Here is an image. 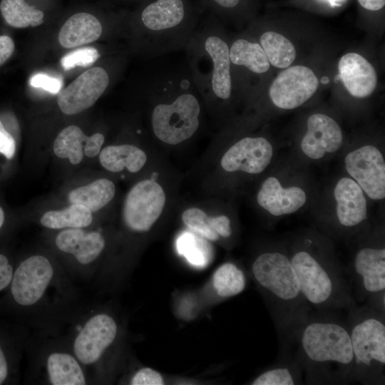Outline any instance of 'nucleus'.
I'll return each mask as SVG.
<instances>
[{
    "label": "nucleus",
    "instance_id": "1",
    "mask_svg": "<svg viewBox=\"0 0 385 385\" xmlns=\"http://www.w3.org/2000/svg\"><path fill=\"white\" fill-rule=\"evenodd\" d=\"M338 310L315 309L294 334L290 351L299 363L307 384L352 382L354 356L346 318Z\"/></svg>",
    "mask_w": 385,
    "mask_h": 385
},
{
    "label": "nucleus",
    "instance_id": "2",
    "mask_svg": "<svg viewBox=\"0 0 385 385\" xmlns=\"http://www.w3.org/2000/svg\"><path fill=\"white\" fill-rule=\"evenodd\" d=\"M288 255L302 293L313 309L346 311L358 304L348 270L324 238L314 235L300 237Z\"/></svg>",
    "mask_w": 385,
    "mask_h": 385
},
{
    "label": "nucleus",
    "instance_id": "3",
    "mask_svg": "<svg viewBox=\"0 0 385 385\" xmlns=\"http://www.w3.org/2000/svg\"><path fill=\"white\" fill-rule=\"evenodd\" d=\"M251 272L272 318L280 352L289 351L295 332L313 308L302 293L288 252L282 247L261 252Z\"/></svg>",
    "mask_w": 385,
    "mask_h": 385
},
{
    "label": "nucleus",
    "instance_id": "4",
    "mask_svg": "<svg viewBox=\"0 0 385 385\" xmlns=\"http://www.w3.org/2000/svg\"><path fill=\"white\" fill-rule=\"evenodd\" d=\"M346 312L354 356L352 382L384 384L385 312L365 304Z\"/></svg>",
    "mask_w": 385,
    "mask_h": 385
},
{
    "label": "nucleus",
    "instance_id": "5",
    "mask_svg": "<svg viewBox=\"0 0 385 385\" xmlns=\"http://www.w3.org/2000/svg\"><path fill=\"white\" fill-rule=\"evenodd\" d=\"M382 238L360 242L348 270L356 302L385 312V248Z\"/></svg>",
    "mask_w": 385,
    "mask_h": 385
},
{
    "label": "nucleus",
    "instance_id": "6",
    "mask_svg": "<svg viewBox=\"0 0 385 385\" xmlns=\"http://www.w3.org/2000/svg\"><path fill=\"white\" fill-rule=\"evenodd\" d=\"M200 105L192 94L178 96L170 104H159L153 111L151 123L155 136L169 145L182 143L199 126Z\"/></svg>",
    "mask_w": 385,
    "mask_h": 385
},
{
    "label": "nucleus",
    "instance_id": "7",
    "mask_svg": "<svg viewBox=\"0 0 385 385\" xmlns=\"http://www.w3.org/2000/svg\"><path fill=\"white\" fill-rule=\"evenodd\" d=\"M165 195L162 187L153 180L136 183L128 192L123 209L126 226L135 232H147L163 212Z\"/></svg>",
    "mask_w": 385,
    "mask_h": 385
},
{
    "label": "nucleus",
    "instance_id": "8",
    "mask_svg": "<svg viewBox=\"0 0 385 385\" xmlns=\"http://www.w3.org/2000/svg\"><path fill=\"white\" fill-rule=\"evenodd\" d=\"M53 274L51 262L42 255L23 260L14 270L9 288L12 301L22 307L36 303L44 294Z\"/></svg>",
    "mask_w": 385,
    "mask_h": 385
},
{
    "label": "nucleus",
    "instance_id": "9",
    "mask_svg": "<svg viewBox=\"0 0 385 385\" xmlns=\"http://www.w3.org/2000/svg\"><path fill=\"white\" fill-rule=\"evenodd\" d=\"M344 165L369 198L379 200L385 197V162L376 147L366 145L351 151L344 158Z\"/></svg>",
    "mask_w": 385,
    "mask_h": 385
},
{
    "label": "nucleus",
    "instance_id": "10",
    "mask_svg": "<svg viewBox=\"0 0 385 385\" xmlns=\"http://www.w3.org/2000/svg\"><path fill=\"white\" fill-rule=\"evenodd\" d=\"M319 87L313 71L304 66H294L280 72L269 90L272 103L282 109H294L308 101Z\"/></svg>",
    "mask_w": 385,
    "mask_h": 385
},
{
    "label": "nucleus",
    "instance_id": "11",
    "mask_svg": "<svg viewBox=\"0 0 385 385\" xmlns=\"http://www.w3.org/2000/svg\"><path fill=\"white\" fill-rule=\"evenodd\" d=\"M108 83V75L104 68H91L60 91L57 99L58 107L66 115L79 113L97 101Z\"/></svg>",
    "mask_w": 385,
    "mask_h": 385
},
{
    "label": "nucleus",
    "instance_id": "12",
    "mask_svg": "<svg viewBox=\"0 0 385 385\" xmlns=\"http://www.w3.org/2000/svg\"><path fill=\"white\" fill-rule=\"evenodd\" d=\"M272 157V145L266 138L246 137L226 151L220 164L227 172L242 171L258 174L267 168Z\"/></svg>",
    "mask_w": 385,
    "mask_h": 385
},
{
    "label": "nucleus",
    "instance_id": "13",
    "mask_svg": "<svg viewBox=\"0 0 385 385\" xmlns=\"http://www.w3.org/2000/svg\"><path fill=\"white\" fill-rule=\"evenodd\" d=\"M117 334V324L113 317L98 314L91 317L77 335L73 350L83 364L96 362L113 343Z\"/></svg>",
    "mask_w": 385,
    "mask_h": 385
},
{
    "label": "nucleus",
    "instance_id": "14",
    "mask_svg": "<svg viewBox=\"0 0 385 385\" xmlns=\"http://www.w3.org/2000/svg\"><path fill=\"white\" fill-rule=\"evenodd\" d=\"M307 125V133L301 141V149L306 156L318 160L326 153L339 150L343 135L340 126L332 118L314 113L308 118Z\"/></svg>",
    "mask_w": 385,
    "mask_h": 385
},
{
    "label": "nucleus",
    "instance_id": "15",
    "mask_svg": "<svg viewBox=\"0 0 385 385\" xmlns=\"http://www.w3.org/2000/svg\"><path fill=\"white\" fill-rule=\"evenodd\" d=\"M336 214L340 229L356 230L367 219L364 192L352 178L344 177L334 190Z\"/></svg>",
    "mask_w": 385,
    "mask_h": 385
},
{
    "label": "nucleus",
    "instance_id": "16",
    "mask_svg": "<svg viewBox=\"0 0 385 385\" xmlns=\"http://www.w3.org/2000/svg\"><path fill=\"white\" fill-rule=\"evenodd\" d=\"M258 204L273 216L297 212L307 201L305 192L299 187L284 188L275 177L267 178L257 195Z\"/></svg>",
    "mask_w": 385,
    "mask_h": 385
},
{
    "label": "nucleus",
    "instance_id": "17",
    "mask_svg": "<svg viewBox=\"0 0 385 385\" xmlns=\"http://www.w3.org/2000/svg\"><path fill=\"white\" fill-rule=\"evenodd\" d=\"M339 76L348 92L356 98L370 96L377 85L374 66L356 53L344 54L338 63Z\"/></svg>",
    "mask_w": 385,
    "mask_h": 385
},
{
    "label": "nucleus",
    "instance_id": "18",
    "mask_svg": "<svg viewBox=\"0 0 385 385\" xmlns=\"http://www.w3.org/2000/svg\"><path fill=\"white\" fill-rule=\"evenodd\" d=\"M104 136L96 133L87 136L76 125H69L63 129L53 143V152L60 158H68L71 164L81 162L83 155L96 156L101 151Z\"/></svg>",
    "mask_w": 385,
    "mask_h": 385
},
{
    "label": "nucleus",
    "instance_id": "19",
    "mask_svg": "<svg viewBox=\"0 0 385 385\" xmlns=\"http://www.w3.org/2000/svg\"><path fill=\"white\" fill-rule=\"evenodd\" d=\"M56 245L62 252L72 254L81 264L94 261L105 246L103 236L98 232H86L81 228H68L59 232Z\"/></svg>",
    "mask_w": 385,
    "mask_h": 385
},
{
    "label": "nucleus",
    "instance_id": "20",
    "mask_svg": "<svg viewBox=\"0 0 385 385\" xmlns=\"http://www.w3.org/2000/svg\"><path fill=\"white\" fill-rule=\"evenodd\" d=\"M101 34L100 21L92 14L81 12L71 16L64 23L58 41L64 48H76L96 41Z\"/></svg>",
    "mask_w": 385,
    "mask_h": 385
},
{
    "label": "nucleus",
    "instance_id": "21",
    "mask_svg": "<svg viewBox=\"0 0 385 385\" xmlns=\"http://www.w3.org/2000/svg\"><path fill=\"white\" fill-rule=\"evenodd\" d=\"M205 47L213 62V92L218 98L226 100L230 96L232 88L228 46L219 37L210 36L205 41Z\"/></svg>",
    "mask_w": 385,
    "mask_h": 385
},
{
    "label": "nucleus",
    "instance_id": "22",
    "mask_svg": "<svg viewBox=\"0 0 385 385\" xmlns=\"http://www.w3.org/2000/svg\"><path fill=\"white\" fill-rule=\"evenodd\" d=\"M183 223L193 232L210 241L229 238L232 233L231 222L226 215L209 217L203 210L192 207L182 215Z\"/></svg>",
    "mask_w": 385,
    "mask_h": 385
},
{
    "label": "nucleus",
    "instance_id": "23",
    "mask_svg": "<svg viewBox=\"0 0 385 385\" xmlns=\"http://www.w3.org/2000/svg\"><path fill=\"white\" fill-rule=\"evenodd\" d=\"M99 160L106 170L117 173L125 168L131 173L141 170L147 160L143 150L133 145H109L101 152Z\"/></svg>",
    "mask_w": 385,
    "mask_h": 385
},
{
    "label": "nucleus",
    "instance_id": "24",
    "mask_svg": "<svg viewBox=\"0 0 385 385\" xmlns=\"http://www.w3.org/2000/svg\"><path fill=\"white\" fill-rule=\"evenodd\" d=\"M303 371L292 353L279 354V360L262 371L252 385H295L302 384Z\"/></svg>",
    "mask_w": 385,
    "mask_h": 385
},
{
    "label": "nucleus",
    "instance_id": "25",
    "mask_svg": "<svg viewBox=\"0 0 385 385\" xmlns=\"http://www.w3.org/2000/svg\"><path fill=\"white\" fill-rule=\"evenodd\" d=\"M183 17L182 0H158L147 6L141 14L145 26L153 31L173 28L179 24Z\"/></svg>",
    "mask_w": 385,
    "mask_h": 385
},
{
    "label": "nucleus",
    "instance_id": "26",
    "mask_svg": "<svg viewBox=\"0 0 385 385\" xmlns=\"http://www.w3.org/2000/svg\"><path fill=\"white\" fill-rule=\"evenodd\" d=\"M115 192L114 183L108 179L101 178L71 190L68 194V200L71 204L83 205L93 212L111 201Z\"/></svg>",
    "mask_w": 385,
    "mask_h": 385
},
{
    "label": "nucleus",
    "instance_id": "27",
    "mask_svg": "<svg viewBox=\"0 0 385 385\" xmlns=\"http://www.w3.org/2000/svg\"><path fill=\"white\" fill-rule=\"evenodd\" d=\"M47 371L53 385L86 384L83 370L76 359L68 354L53 353L47 359Z\"/></svg>",
    "mask_w": 385,
    "mask_h": 385
},
{
    "label": "nucleus",
    "instance_id": "28",
    "mask_svg": "<svg viewBox=\"0 0 385 385\" xmlns=\"http://www.w3.org/2000/svg\"><path fill=\"white\" fill-rule=\"evenodd\" d=\"M93 220L92 212L83 205L71 204L61 210H50L41 217V224L50 229L83 228Z\"/></svg>",
    "mask_w": 385,
    "mask_h": 385
},
{
    "label": "nucleus",
    "instance_id": "29",
    "mask_svg": "<svg viewBox=\"0 0 385 385\" xmlns=\"http://www.w3.org/2000/svg\"><path fill=\"white\" fill-rule=\"evenodd\" d=\"M229 52L230 61L244 66L254 73H265L270 68L266 54L257 43L238 39L232 43Z\"/></svg>",
    "mask_w": 385,
    "mask_h": 385
},
{
    "label": "nucleus",
    "instance_id": "30",
    "mask_svg": "<svg viewBox=\"0 0 385 385\" xmlns=\"http://www.w3.org/2000/svg\"><path fill=\"white\" fill-rule=\"evenodd\" d=\"M260 43L270 64L274 67L287 68L296 58V50L293 43L279 33H264L260 38Z\"/></svg>",
    "mask_w": 385,
    "mask_h": 385
},
{
    "label": "nucleus",
    "instance_id": "31",
    "mask_svg": "<svg viewBox=\"0 0 385 385\" xmlns=\"http://www.w3.org/2000/svg\"><path fill=\"white\" fill-rule=\"evenodd\" d=\"M0 11L6 23L14 28L37 26L43 22V13L25 0H1Z\"/></svg>",
    "mask_w": 385,
    "mask_h": 385
},
{
    "label": "nucleus",
    "instance_id": "32",
    "mask_svg": "<svg viewBox=\"0 0 385 385\" xmlns=\"http://www.w3.org/2000/svg\"><path fill=\"white\" fill-rule=\"evenodd\" d=\"M247 278L244 271L233 262L220 266L212 277V285L217 295L222 298L233 297L246 287Z\"/></svg>",
    "mask_w": 385,
    "mask_h": 385
},
{
    "label": "nucleus",
    "instance_id": "33",
    "mask_svg": "<svg viewBox=\"0 0 385 385\" xmlns=\"http://www.w3.org/2000/svg\"><path fill=\"white\" fill-rule=\"evenodd\" d=\"M99 56L98 51L95 48H81L63 56L61 64L65 71L71 70L76 66L86 67L94 63Z\"/></svg>",
    "mask_w": 385,
    "mask_h": 385
},
{
    "label": "nucleus",
    "instance_id": "34",
    "mask_svg": "<svg viewBox=\"0 0 385 385\" xmlns=\"http://www.w3.org/2000/svg\"><path fill=\"white\" fill-rule=\"evenodd\" d=\"M178 248L180 253L192 262L198 265L205 261V252L202 243L198 239L189 233L185 234L178 240Z\"/></svg>",
    "mask_w": 385,
    "mask_h": 385
},
{
    "label": "nucleus",
    "instance_id": "35",
    "mask_svg": "<svg viewBox=\"0 0 385 385\" xmlns=\"http://www.w3.org/2000/svg\"><path fill=\"white\" fill-rule=\"evenodd\" d=\"M29 83L34 88H43L51 93H58L63 84L60 78L43 73H38L33 75L30 78Z\"/></svg>",
    "mask_w": 385,
    "mask_h": 385
},
{
    "label": "nucleus",
    "instance_id": "36",
    "mask_svg": "<svg viewBox=\"0 0 385 385\" xmlns=\"http://www.w3.org/2000/svg\"><path fill=\"white\" fill-rule=\"evenodd\" d=\"M164 379L157 371L145 367L138 371L130 381L132 385H163Z\"/></svg>",
    "mask_w": 385,
    "mask_h": 385
},
{
    "label": "nucleus",
    "instance_id": "37",
    "mask_svg": "<svg viewBox=\"0 0 385 385\" xmlns=\"http://www.w3.org/2000/svg\"><path fill=\"white\" fill-rule=\"evenodd\" d=\"M14 268L6 255L0 253V294L9 288Z\"/></svg>",
    "mask_w": 385,
    "mask_h": 385
},
{
    "label": "nucleus",
    "instance_id": "38",
    "mask_svg": "<svg viewBox=\"0 0 385 385\" xmlns=\"http://www.w3.org/2000/svg\"><path fill=\"white\" fill-rule=\"evenodd\" d=\"M16 151V142L14 137L4 128L0 120V153L7 159H11Z\"/></svg>",
    "mask_w": 385,
    "mask_h": 385
},
{
    "label": "nucleus",
    "instance_id": "39",
    "mask_svg": "<svg viewBox=\"0 0 385 385\" xmlns=\"http://www.w3.org/2000/svg\"><path fill=\"white\" fill-rule=\"evenodd\" d=\"M4 342V340L0 339V384L8 381L11 371L9 351H7Z\"/></svg>",
    "mask_w": 385,
    "mask_h": 385
},
{
    "label": "nucleus",
    "instance_id": "40",
    "mask_svg": "<svg viewBox=\"0 0 385 385\" xmlns=\"http://www.w3.org/2000/svg\"><path fill=\"white\" fill-rule=\"evenodd\" d=\"M14 43L8 36H0V66L4 64L13 54Z\"/></svg>",
    "mask_w": 385,
    "mask_h": 385
},
{
    "label": "nucleus",
    "instance_id": "41",
    "mask_svg": "<svg viewBox=\"0 0 385 385\" xmlns=\"http://www.w3.org/2000/svg\"><path fill=\"white\" fill-rule=\"evenodd\" d=\"M359 4L370 11H378L385 5V0H358Z\"/></svg>",
    "mask_w": 385,
    "mask_h": 385
},
{
    "label": "nucleus",
    "instance_id": "42",
    "mask_svg": "<svg viewBox=\"0 0 385 385\" xmlns=\"http://www.w3.org/2000/svg\"><path fill=\"white\" fill-rule=\"evenodd\" d=\"M219 5L225 8H232L235 6L240 1V0H213Z\"/></svg>",
    "mask_w": 385,
    "mask_h": 385
},
{
    "label": "nucleus",
    "instance_id": "43",
    "mask_svg": "<svg viewBox=\"0 0 385 385\" xmlns=\"http://www.w3.org/2000/svg\"><path fill=\"white\" fill-rule=\"evenodd\" d=\"M4 220H5L4 212L3 209L1 208V207L0 206V230L4 223Z\"/></svg>",
    "mask_w": 385,
    "mask_h": 385
},
{
    "label": "nucleus",
    "instance_id": "44",
    "mask_svg": "<svg viewBox=\"0 0 385 385\" xmlns=\"http://www.w3.org/2000/svg\"><path fill=\"white\" fill-rule=\"evenodd\" d=\"M328 81H329V79H328V78H327V77H324V78L322 79V83H327Z\"/></svg>",
    "mask_w": 385,
    "mask_h": 385
}]
</instances>
